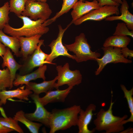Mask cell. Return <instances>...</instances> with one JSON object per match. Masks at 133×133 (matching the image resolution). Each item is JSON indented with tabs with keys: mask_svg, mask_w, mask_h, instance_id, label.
I'll return each instance as SVG.
<instances>
[{
	"mask_svg": "<svg viewBox=\"0 0 133 133\" xmlns=\"http://www.w3.org/2000/svg\"><path fill=\"white\" fill-rule=\"evenodd\" d=\"M81 109L80 105H74L63 109H54L50 118V133L65 130L77 125L78 115Z\"/></svg>",
	"mask_w": 133,
	"mask_h": 133,
	"instance_id": "cell-1",
	"label": "cell"
},
{
	"mask_svg": "<svg viewBox=\"0 0 133 133\" xmlns=\"http://www.w3.org/2000/svg\"><path fill=\"white\" fill-rule=\"evenodd\" d=\"M112 95L108 109L105 111L101 108L97 113L93 121L95 130L104 131L106 133H119L124 130V121L128 116L125 115L120 117L113 115L112 108L114 102H112Z\"/></svg>",
	"mask_w": 133,
	"mask_h": 133,
	"instance_id": "cell-2",
	"label": "cell"
},
{
	"mask_svg": "<svg viewBox=\"0 0 133 133\" xmlns=\"http://www.w3.org/2000/svg\"><path fill=\"white\" fill-rule=\"evenodd\" d=\"M18 17L22 20V26L16 28L11 26L8 23L7 24L3 29L4 33L14 37H30L37 34L42 35L49 31V28L47 27L44 22L46 20H33L28 17L21 15Z\"/></svg>",
	"mask_w": 133,
	"mask_h": 133,
	"instance_id": "cell-3",
	"label": "cell"
},
{
	"mask_svg": "<svg viewBox=\"0 0 133 133\" xmlns=\"http://www.w3.org/2000/svg\"><path fill=\"white\" fill-rule=\"evenodd\" d=\"M64 45L68 50L75 54V60L77 63L88 60L96 61L101 56L99 53L91 50V47L83 33H81L76 37L73 43L69 45L64 44Z\"/></svg>",
	"mask_w": 133,
	"mask_h": 133,
	"instance_id": "cell-4",
	"label": "cell"
},
{
	"mask_svg": "<svg viewBox=\"0 0 133 133\" xmlns=\"http://www.w3.org/2000/svg\"><path fill=\"white\" fill-rule=\"evenodd\" d=\"M121 49L111 46L101 48L103 51V55L101 58H98L96 60L99 66L95 72L96 75H99L108 64L118 63L128 64L132 62V60L123 56Z\"/></svg>",
	"mask_w": 133,
	"mask_h": 133,
	"instance_id": "cell-5",
	"label": "cell"
},
{
	"mask_svg": "<svg viewBox=\"0 0 133 133\" xmlns=\"http://www.w3.org/2000/svg\"><path fill=\"white\" fill-rule=\"evenodd\" d=\"M58 72L57 81L55 88L64 85H67L68 86L73 87L80 84L82 81V76L80 71L78 70H70L68 63L63 66H57L56 68Z\"/></svg>",
	"mask_w": 133,
	"mask_h": 133,
	"instance_id": "cell-6",
	"label": "cell"
},
{
	"mask_svg": "<svg viewBox=\"0 0 133 133\" xmlns=\"http://www.w3.org/2000/svg\"><path fill=\"white\" fill-rule=\"evenodd\" d=\"M44 40H40L37 48L32 54L23 60L24 62L18 70L19 74L25 75L29 73L35 68L39 67L49 63L45 61L48 54L44 53L41 49V46L44 45Z\"/></svg>",
	"mask_w": 133,
	"mask_h": 133,
	"instance_id": "cell-7",
	"label": "cell"
},
{
	"mask_svg": "<svg viewBox=\"0 0 133 133\" xmlns=\"http://www.w3.org/2000/svg\"><path fill=\"white\" fill-rule=\"evenodd\" d=\"M52 11L48 3L40 1L28 0L25 8L21 15L29 17L33 20L41 19H48L52 13Z\"/></svg>",
	"mask_w": 133,
	"mask_h": 133,
	"instance_id": "cell-8",
	"label": "cell"
},
{
	"mask_svg": "<svg viewBox=\"0 0 133 133\" xmlns=\"http://www.w3.org/2000/svg\"><path fill=\"white\" fill-rule=\"evenodd\" d=\"M69 24L65 28L63 29L60 25L58 26L59 32L57 38L52 40L48 46L50 48L51 51L48 54V56L45 61L49 64L55 65L52 62L53 60L58 57L62 56L67 57L74 60L75 56L69 54L68 50L63 44L62 40L64 33L68 27L70 25Z\"/></svg>",
	"mask_w": 133,
	"mask_h": 133,
	"instance_id": "cell-9",
	"label": "cell"
},
{
	"mask_svg": "<svg viewBox=\"0 0 133 133\" xmlns=\"http://www.w3.org/2000/svg\"><path fill=\"white\" fill-rule=\"evenodd\" d=\"M118 6L105 5L93 10L73 22L75 25H79L89 20L100 21L113 15L119 14Z\"/></svg>",
	"mask_w": 133,
	"mask_h": 133,
	"instance_id": "cell-10",
	"label": "cell"
},
{
	"mask_svg": "<svg viewBox=\"0 0 133 133\" xmlns=\"http://www.w3.org/2000/svg\"><path fill=\"white\" fill-rule=\"evenodd\" d=\"M29 96L33 100L36 109L33 113H25V116L31 121L39 122L50 128L49 120L51 112L48 111L40 102L39 95L33 93Z\"/></svg>",
	"mask_w": 133,
	"mask_h": 133,
	"instance_id": "cell-11",
	"label": "cell"
},
{
	"mask_svg": "<svg viewBox=\"0 0 133 133\" xmlns=\"http://www.w3.org/2000/svg\"><path fill=\"white\" fill-rule=\"evenodd\" d=\"M96 106L91 103L87 107L85 110L81 109L78 116L77 125L78 126L79 133H93L95 131L94 129L90 130L88 125L92 118L93 112L96 109Z\"/></svg>",
	"mask_w": 133,
	"mask_h": 133,
	"instance_id": "cell-12",
	"label": "cell"
},
{
	"mask_svg": "<svg viewBox=\"0 0 133 133\" xmlns=\"http://www.w3.org/2000/svg\"><path fill=\"white\" fill-rule=\"evenodd\" d=\"M42 35L37 34L30 37H17L20 45V56L23 60L32 54L37 48Z\"/></svg>",
	"mask_w": 133,
	"mask_h": 133,
	"instance_id": "cell-13",
	"label": "cell"
},
{
	"mask_svg": "<svg viewBox=\"0 0 133 133\" xmlns=\"http://www.w3.org/2000/svg\"><path fill=\"white\" fill-rule=\"evenodd\" d=\"M100 7L97 0H93L92 1L86 0L84 2L78 1L72 8L71 13L72 20L70 24H71L75 21L91 11Z\"/></svg>",
	"mask_w": 133,
	"mask_h": 133,
	"instance_id": "cell-14",
	"label": "cell"
},
{
	"mask_svg": "<svg viewBox=\"0 0 133 133\" xmlns=\"http://www.w3.org/2000/svg\"><path fill=\"white\" fill-rule=\"evenodd\" d=\"M47 68V66L44 64L32 72L23 75L16 74V78L13 83V85L18 86L20 85H27L31 81L39 78L45 80V73Z\"/></svg>",
	"mask_w": 133,
	"mask_h": 133,
	"instance_id": "cell-15",
	"label": "cell"
},
{
	"mask_svg": "<svg viewBox=\"0 0 133 133\" xmlns=\"http://www.w3.org/2000/svg\"><path fill=\"white\" fill-rule=\"evenodd\" d=\"M25 86L20 87L16 89L0 91V102L2 104L5 105L7 100L10 99L16 98L20 100L28 101L29 95L33 93L32 91L25 88Z\"/></svg>",
	"mask_w": 133,
	"mask_h": 133,
	"instance_id": "cell-16",
	"label": "cell"
},
{
	"mask_svg": "<svg viewBox=\"0 0 133 133\" xmlns=\"http://www.w3.org/2000/svg\"><path fill=\"white\" fill-rule=\"evenodd\" d=\"M73 87L69 86L67 88L64 90L58 89L54 91L50 90L45 93L46 95L43 97H39V100L44 106L49 103L64 102Z\"/></svg>",
	"mask_w": 133,
	"mask_h": 133,
	"instance_id": "cell-17",
	"label": "cell"
},
{
	"mask_svg": "<svg viewBox=\"0 0 133 133\" xmlns=\"http://www.w3.org/2000/svg\"><path fill=\"white\" fill-rule=\"evenodd\" d=\"M121 4L120 16H110L105 18V20L110 21L121 20L126 24L129 30L133 31V15L129 10L128 4L126 0H122Z\"/></svg>",
	"mask_w": 133,
	"mask_h": 133,
	"instance_id": "cell-18",
	"label": "cell"
},
{
	"mask_svg": "<svg viewBox=\"0 0 133 133\" xmlns=\"http://www.w3.org/2000/svg\"><path fill=\"white\" fill-rule=\"evenodd\" d=\"M57 76L53 80L48 81H44L39 83L29 82L25 85V88L33 91V93L39 95L41 93L47 92L55 88L56 81L57 80Z\"/></svg>",
	"mask_w": 133,
	"mask_h": 133,
	"instance_id": "cell-19",
	"label": "cell"
},
{
	"mask_svg": "<svg viewBox=\"0 0 133 133\" xmlns=\"http://www.w3.org/2000/svg\"><path fill=\"white\" fill-rule=\"evenodd\" d=\"M6 48V52L2 57L3 62L1 66L2 68L6 67L8 69L13 83L16 78V72L20 68L21 65L16 62L11 52L10 49L8 47H7Z\"/></svg>",
	"mask_w": 133,
	"mask_h": 133,
	"instance_id": "cell-20",
	"label": "cell"
},
{
	"mask_svg": "<svg viewBox=\"0 0 133 133\" xmlns=\"http://www.w3.org/2000/svg\"><path fill=\"white\" fill-rule=\"evenodd\" d=\"M0 41L6 47L11 49L17 57H20L19 50L20 45L17 37L8 36L0 30Z\"/></svg>",
	"mask_w": 133,
	"mask_h": 133,
	"instance_id": "cell-21",
	"label": "cell"
},
{
	"mask_svg": "<svg viewBox=\"0 0 133 133\" xmlns=\"http://www.w3.org/2000/svg\"><path fill=\"white\" fill-rule=\"evenodd\" d=\"M131 41V39L128 36L113 35L106 39L103 46H111L122 48L127 47Z\"/></svg>",
	"mask_w": 133,
	"mask_h": 133,
	"instance_id": "cell-22",
	"label": "cell"
},
{
	"mask_svg": "<svg viewBox=\"0 0 133 133\" xmlns=\"http://www.w3.org/2000/svg\"><path fill=\"white\" fill-rule=\"evenodd\" d=\"M25 114V112L23 110H20L16 113L13 118L24 124L31 133H38L42 124L31 121L26 117Z\"/></svg>",
	"mask_w": 133,
	"mask_h": 133,
	"instance_id": "cell-23",
	"label": "cell"
},
{
	"mask_svg": "<svg viewBox=\"0 0 133 133\" xmlns=\"http://www.w3.org/2000/svg\"><path fill=\"white\" fill-rule=\"evenodd\" d=\"M78 0H63V3L60 10L56 13L55 15L50 19H48L46 22L48 25L55 21L59 17L64 14L67 13L72 8Z\"/></svg>",
	"mask_w": 133,
	"mask_h": 133,
	"instance_id": "cell-24",
	"label": "cell"
},
{
	"mask_svg": "<svg viewBox=\"0 0 133 133\" xmlns=\"http://www.w3.org/2000/svg\"><path fill=\"white\" fill-rule=\"evenodd\" d=\"M120 86L124 94V98H125L127 100L131 114L130 117L124 120V124H125L128 122H133V88L129 90L124 85L121 84Z\"/></svg>",
	"mask_w": 133,
	"mask_h": 133,
	"instance_id": "cell-25",
	"label": "cell"
},
{
	"mask_svg": "<svg viewBox=\"0 0 133 133\" xmlns=\"http://www.w3.org/2000/svg\"><path fill=\"white\" fill-rule=\"evenodd\" d=\"M13 86L10 71L7 68L0 69V91L6 90L7 88L11 89Z\"/></svg>",
	"mask_w": 133,
	"mask_h": 133,
	"instance_id": "cell-26",
	"label": "cell"
},
{
	"mask_svg": "<svg viewBox=\"0 0 133 133\" xmlns=\"http://www.w3.org/2000/svg\"><path fill=\"white\" fill-rule=\"evenodd\" d=\"M28 0H10V11L15 13L17 17L21 15L25 8Z\"/></svg>",
	"mask_w": 133,
	"mask_h": 133,
	"instance_id": "cell-27",
	"label": "cell"
},
{
	"mask_svg": "<svg viewBox=\"0 0 133 133\" xmlns=\"http://www.w3.org/2000/svg\"><path fill=\"white\" fill-rule=\"evenodd\" d=\"M18 122L11 117L5 116L0 117V123L4 126L19 133H23L24 131L18 125Z\"/></svg>",
	"mask_w": 133,
	"mask_h": 133,
	"instance_id": "cell-28",
	"label": "cell"
},
{
	"mask_svg": "<svg viewBox=\"0 0 133 133\" xmlns=\"http://www.w3.org/2000/svg\"><path fill=\"white\" fill-rule=\"evenodd\" d=\"M10 12L8 2H5L3 6L0 7V30H2L5 25L8 23L10 19Z\"/></svg>",
	"mask_w": 133,
	"mask_h": 133,
	"instance_id": "cell-29",
	"label": "cell"
},
{
	"mask_svg": "<svg viewBox=\"0 0 133 133\" xmlns=\"http://www.w3.org/2000/svg\"><path fill=\"white\" fill-rule=\"evenodd\" d=\"M113 35L128 36L133 38V31L129 30L124 23H119L116 27Z\"/></svg>",
	"mask_w": 133,
	"mask_h": 133,
	"instance_id": "cell-30",
	"label": "cell"
},
{
	"mask_svg": "<svg viewBox=\"0 0 133 133\" xmlns=\"http://www.w3.org/2000/svg\"><path fill=\"white\" fill-rule=\"evenodd\" d=\"M121 53L123 56L127 58L131 59L133 57V50L130 49L127 46L121 49Z\"/></svg>",
	"mask_w": 133,
	"mask_h": 133,
	"instance_id": "cell-31",
	"label": "cell"
},
{
	"mask_svg": "<svg viewBox=\"0 0 133 133\" xmlns=\"http://www.w3.org/2000/svg\"><path fill=\"white\" fill-rule=\"evenodd\" d=\"M98 2L100 7H101L105 5L117 6L120 4L113 1L112 0H97Z\"/></svg>",
	"mask_w": 133,
	"mask_h": 133,
	"instance_id": "cell-32",
	"label": "cell"
},
{
	"mask_svg": "<svg viewBox=\"0 0 133 133\" xmlns=\"http://www.w3.org/2000/svg\"><path fill=\"white\" fill-rule=\"evenodd\" d=\"M14 130L4 126L0 123V133H8Z\"/></svg>",
	"mask_w": 133,
	"mask_h": 133,
	"instance_id": "cell-33",
	"label": "cell"
},
{
	"mask_svg": "<svg viewBox=\"0 0 133 133\" xmlns=\"http://www.w3.org/2000/svg\"><path fill=\"white\" fill-rule=\"evenodd\" d=\"M6 47L0 41V56L2 57L6 51Z\"/></svg>",
	"mask_w": 133,
	"mask_h": 133,
	"instance_id": "cell-34",
	"label": "cell"
},
{
	"mask_svg": "<svg viewBox=\"0 0 133 133\" xmlns=\"http://www.w3.org/2000/svg\"><path fill=\"white\" fill-rule=\"evenodd\" d=\"M113 1L118 3L119 4H121L122 2V0H112Z\"/></svg>",
	"mask_w": 133,
	"mask_h": 133,
	"instance_id": "cell-35",
	"label": "cell"
},
{
	"mask_svg": "<svg viewBox=\"0 0 133 133\" xmlns=\"http://www.w3.org/2000/svg\"><path fill=\"white\" fill-rule=\"evenodd\" d=\"M34 1H40L42 2H46L47 1V0H32Z\"/></svg>",
	"mask_w": 133,
	"mask_h": 133,
	"instance_id": "cell-36",
	"label": "cell"
},
{
	"mask_svg": "<svg viewBox=\"0 0 133 133\" xmlns=\"http://www.w3.org/2000/svg\"><path fill=\"white\" fill-rule=\"evenodd\" d=\"M2 105V103L0 102V106Z\"/></svg>",
	"mask_w": 133,
	"mask_h": 133,
	"instance_id": "cell-37",
	"label": "cell"
},
{
	"mask_svg": "<svg viewBox=\"0 0 133 133\" xmlns=\"http://www.w3.org/2000/svg\"><path fill=\"white\" fill-rule=\"evenodd\" d=\"M80 0L83 1H84V0Z\"/></svg>",
	"mask_w": 133,
	"mask_h": 133,
	"instance_id": "cell-38",
	"label": "cell"
}]
</instances>
